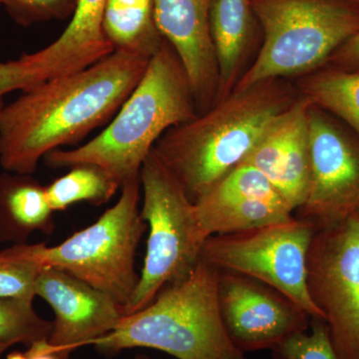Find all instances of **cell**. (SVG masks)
<instances>
[{"mask_svg": "<svg viewBox=\"0 0 359 359\" xmlns=\"http://www.w3.org/2000/svg\"><path fill=\"white\" fill-rule=\"evenodd\" d=\"M46 187L30 175H0V242L26 244L34 231L55 229Z\"/></svg>", "mask_w": 359, "mask_h": 359, "instance_id": "18", "label": "cell"}, {"mask_svg": "<svg viewBox=\"0 0 359 359\" xmlns=\"http://www.w3.org/2000/svg\"><path fill=\"white\" fill-rule=\"evenodd\" d=\"M259 32L261 26L250 0H214L211 33L219 76L217 102L237 86Z\"/></svg>", "mask_w": 359, "mask_h": 359, "instance_id": "17", "label": "cell"}, {"mask_svg": "<svg viewBox=\"0 0 359 359\" xmlns=\"http://www.w3.org/2000/svg\"><path fill=\"white\" fill-rule=\"evenodd\" d=\"M214 0H154L155 18L164 39L178 54L199 114L217 102L219 68L211 33Z\"/></svg>", "mask_w": 359, "mask_h": 359, "instance_id": "14", "label": "cell"}, {"mask_svg": "<svg viewBox=\"0 0 359 359\" xmlns=\"http://www.w3.org/2000/svg\"><path fill=\"white\" fill-rule=\"evenodd\" d=\"M121 189L109 175L95 165L70 168L67 174L46 186V197L53 212L65 211L77 203L106 204Z\"/></svg>", "mask_w": 359, "mask_h": 359, "instance_id": "21", "label": "cell"}, {"mask_svg": "<svg viewBox=\"0 0 359 359\" xmlns=\"http://www.w3.org/2000/svg\"><path fill=\"white\" fill-rule=\"evenodd\" d=\"M46 81L39 68L30 61L27 54L20 59L8 62H0V111L2 105V97L15 90L32 88L42 82Z\"/></svg>", "mask_w": 359, "mask_h": 359, "instance_id": "26", "label": "cell"}, {"mask_svg": "<svg viewBox=\"0 0 359 359\" xmlns=\"http://www.w3.org/2000/svg\"><path fill=\"white\" fill-rule=\"evenodd\" d=\"M219 275V269L201 257L190 275L163 287L146 308L125 316L90 346L108 355L148 347L178 359H248L224 327Z\"/></svg>", "mask_w": 359, "mask_h": 359, "instance_id": "4", "label": "cell"}, {"mask_svg": "<svg viewBox=\"0 0 359 359\" xmlns=\"http://www.w3.org/2000/svg\"><path fill=\"white\" fill-rule=\"evenodd\" d=\"M219 306L226 334L242 353L275 348L306 332L311 320L285 295L249 276L219 271Z\"/></svg>", "mask_w": 359, "mask_h": 359, "instance_id": "11", "label": "cell"}, {"mask_svg": "<svg viewBox=\"0 0 359 359\" xmlns=\"http://www.w3.org/2000/svg\"><path fill=\"white\" fill-rule=\"evenodd\" d=\"M29 359H69V356L61 355L51 348L48 340L35 342L26 351Z\"/></svg>", "mask_w": 359, "mask_h": 359, "instance_id": "28", "label": "cell"}, {"mask_svg": "<svg viewBox=\"0 0 359 359\" xmlns=\"http://www.w3.org/2000/svg\"><path fill=\"white\" fill-rule=\"evenodd\" d=\"M309 137L308 195L295 217L316 231L359 216V141L311 103Z\"/></svg>", "mask_w": 359, "mask_h": 359, "instance_id": "10", "label": "cell"}, {"mask_svg": "<svg viewBox=\"0 0 359 359\" xmlns=\"http://www.w3.org/2000/svg\"><path fill=\"white\" fill-rule=\"evenodd\" d=\"M302 96L351 127L359 138V71L323 66L302 80Z\"/></svg>", "mask_w": 359, "mask_h": 359, "instance_id": "20", "label": "cell"}, {"mask_svg": "<svg viewBox=\"0 0 359 359\" xmlns=\"http://www.w3.org/2000/svg\"><path fill=\"white\" fill-rule=\"evenodd\" d=\"M139 179L143 191L140 214L149 226L147 252L138 285L123 309L124 316L146 308L163 287L190 275L208 238L193 201L154 151L144 161Z\"/></svg>", "mask_w": 359, "mask_h": 359, "instance_id": "6", "label": "cell"}, {"mask_svg": "<svg viewBox=\"0 0 359 359\" xmlns=\"http://www.w3.org/2000/svg\"><path fill=\"white\" fill-rule=\"evenodd\" d=\"M306 285L339 358L359 359V216L314 231Z\"/></svg>", "mask_w": 359, "mask_h": 359, "instance_id": "9", "label": "cell"}, {"mask_svg": "<svg viewBox=\"0 0 359 359\" xmlns=\"http://www.w3.org/2000/svg\"><path fill=\"white\" fill-rule=\"evenodd\" d=\"M198 115L185 68L165 39L108 126L79 147L51 151L44 163L53 169L95 165L122 188L139 180L144 161L168 130Z\"/></svg>", "mask_w": 359, "mask_h": 359, "instance_id": "3", "label": "cell"}, {"mask_svg": "<svg viewBox=\"0 0 359 359\" xmlns=\"http://www.w3.org/2000/svg\"><path fill=\"white\" fill-rule=\"evenodd\" d=\"M140 188V179L125 184L112 208L61 244H35L37 261L44 268L65 271L109 295L123 311L140 278L135 257L148 228L139 209Z\"/></svg>", "mask_w": 359, "mask_h": 359, "instance_id": "7", "label": "cell"}, {"mask_svg": "<svg viewBox=\"0 0 359 359\" xmlns=\"http://www.w3.org/2000/svg\"><path fill=\"white\" fill-rule=\"evenodd\" d=\"M106 0H78L65 32L44 48L28 54L45 79L77 72L114 52L104 35Z\"/></svg>", "mask_w": 359, "mask_h": 359, "instance_id": "16", "label": "cell"}, {"mask_svg": "<svg viewBox=\"0 0 359 359\" xmlns=\"http://www.w3.org/2000/svg\"><path fill=\"white\" fill-rule=\"evenodd\" d=\"M33 301L0 299V342L28 346L50 337L53 323L43 320L33 309Z\"/></svg>", "mask_w": 359, "mask_h": 359, "instance_id": "23", "label": "cell"}, {"mask_svg": "<svg viewBox=\"0 0 359 359\" xmlns=\"http://www.w3.org/2000/svg\"><path fill=\"white\" fill-rule=\"evenodd\" d=\"M78 0H0V6L20 25H32L72 16Z\"/></svg>", "mask_w": 359, "mask_h": 359, "instance_id": "25", "label": "cell"}, {"mask_svg": "<svg viewBox=\"0 0 359 359\" xmlns=\"http://www.w3.org/2000/svg\"><path fill=\"white\" fill-rule=\"evenodd\" d=\"M44 266L37 261L33 245H15L0 250V299L33 301L35 283Z\"/></svg>", "mask_w": 359, "mask_h": 359, "instance_id": "22", "label": "cell"}, {"mask_svg": "<svg viewBox=\"0 0 359 359\" xmlns=\"http://www.w3.org/2000/svg\"><path fill=\"white\" fill-rule=\"evenodd\" d=\"M150 59L114 51L89 67L46 80L0 111V164L32 175L51 151L81 141L114 117Z\"/></svg>", "mask_w": 359, "mask_h": 359, "instance_id": "1", "label": "cell"}, {"mask_svg": "<svg viewBox=\"0 0 359 359\" xmlns=\"http://www.w3.org/2000/svg\"><path fill=\"white\" fill-rule=\"evenodd\" d=\"M311 334L292 335L271 349L275 359H339L335 351L327 323L311 318Z\"/></svg>", "mask_w": 359, "mask_h": 359, "instance_id": "24", "label": "cell"}, {"mask_svg": "<svg viewBox=\"0 0 359 359\" xmlns=\"http://www.w3.org/2000/svg\"><path fill=\"white\" fill-rule=\"evenodd\" d=\"M309 106L304 97H297L269 125L245 160L273 184L294 212L309 190Z\"/></svg>", "mask_w": 359, "mask_h": 359, "instance_id": "15", "label": "cell"}, {"mask_svg": "<svg viewBox=\"0 0 359 359\" xmlns=\"http://www.w3.org/2000/svg\"><path fill=\"white\" fill-rule=\"evenodd\" d=\"M11 344H4V342H0V355L6 351L8 347H11Z\"/></svg>", "mask_w": 359, "mask_h": 359, "instance_id": "30", "label": "cell"}, {"mask_svg": "<svg viewBox=\"0 0 359 359\" xmlns=\"http://www.w3.org/2000/svg\"><path fill=\"white\" fill-rule=\"evenodd\" d=\"M35 294L53 309V328L48 342L61 355L109 334L124 318L122 306L100 290L61 269L40 271Z\"/></svg>", "mask_w": 359, "mask_h": 359, "instance_id": "13", "label": "cell"}, {"mask_svg": "<svg viewBox=\"0 0 359 359\" xmlns=\"http://www.w3.org/2000/svg\"><path fill=\"white\" fill-rule=\"evenodd\" d=\"M313 233L311 224L294 216L252 230L211 236L205 240L202 257L219 271L264 283L311 318L325 320L306 285V261Z\"/></svg>", "mask_w": 359, "mask_h": 359, "instance_id": "8", "label": "cell"}, {"mask_svg": "<svg viewBox=\"0 0 359 359\" xmlns=\"http://www.w3.org/2000/svg\"><path fill=\"white\" fill-rule=\"evenodd\" d=\"M356 1H359V0H356Z\"/></svg>", "mask_w": 359, "mask_h": 359, "instance_id": "32", "label": "cell"}, {"mask_svg": "<svg viewBox=\"0 0 359 359\" xmlns=\"http://www.w3.org/2000/svg\"><path fill=\"white\" fill-rule=\"evenodd\" d=\"M6 359H29L28 358L27 354L22 353H13L8 354Z\"/></svg>", "mask_w": 359, "mask_h": 359, "instance_id": "29", "label": "cell"}, {"mask_svg": "<svg viewBox=\"0 0 359 359\" xmlns=\"http://www.w3.org/2000/svg\"><path fill=\"white\" fill-rule=\"evenodd\" d=\"M327 67L344 71H359V32L341 45L328 59Z\"/></svg>", "mask_w": 359, "mask_h": 359, "instance_id": "27", "label": "cell"}, {"mask_svg": "<svg viewBox=\"0 0 359 359\" xmlns=\"http://www.w3.org/2000/svg\"><path fill=\"white\" fill-rule=\"evenodd\" d=\"M205 237L287 221L290 205L259 170L242 163L194 202Z\"/></svg>", "mask_w": 359, "mask_h": 359, "instance_id": "12", "label": "cell"}, {"mask_svg": "<svg viewBox=\"0 0 359 359\" xmlns=\"http://www.w3.org/2000/svg\"><path fill=\"white\" fill-rule=\"evenodd\" d=\"M135 359H150V358H146V356L140 355V356H137V358Z\"/></svg>", "mask_w": 359, "mask_h": 359, "instance_id": "31", "label": "cell"}, {"mask_svg": "<svg viewBox=\"0 0 359 359\" xmlns=\"http://www.w3.org/2000/svg\"><path fill=\"white\" fill-rule=\"evenodd\" d=\"M297 97L283 78L233 89L209 110L168 130L152 150L195 202L245 162L269 125Z\"/></svg>", "mask_w": 359, "mask_h": 359, "instance_id": "2", "label": "cell"}, {"mask_svg": "<svg viewBox=\"0 0 359 359\" xmlns=\"http://www.w3.org/2000/svg\"><path fill=\"white\" fill-rule=\"evenodd\" d=\"M262 45L238 89L273 79L309 75L327 65L359 32L356 0H250Z\"/></svg>", "mask_w": 359, "mask_h": 359, "instance_id": "5", "label": "cell"}, {"mask_svg": "<svg viewBox=\"0 0 359 359\" xmlns=\"http://www.w3.org/2000/svg\"><path fill=\"white\" fill-rule=\"evenodd\" d=\"M104 35L114 51L151 59L165 39L155 18L154 0H106Z\"/></svg>", "mask_w": 359, "mask_h": 359, "instance_id": "19", "label": "cell"}]
</instances>
